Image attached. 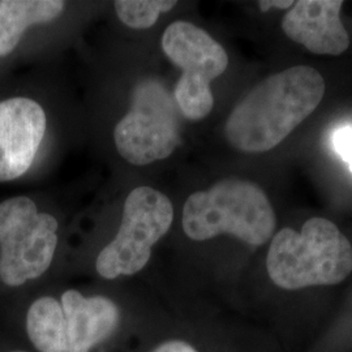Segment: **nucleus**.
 Listing matches in <instances>:
<instances>
[{
  "label": "nucleus",
  "mask_w": 352,
  "mask_h": 352,
  "mask_svg": "<svg viewBox=\"0 0 352 352\" xmlns=\"http://www.w3.org/2000/svg\"><path fill=\"white\" fill-rule=\"evenodd\" d=\"M167 58L182 69L174 98L180 113L189 120H201L213 110L210 82L228 65L225 49L204 29L187 21L167 26L162 36Z\"/></svg>",
  "instance_id": "0eeeda50"
},
{
  "label": "nucleus",
  "mask_w": 352,
  "mask_h": 352,
  "mask_svg": "<svg viewBox=\"0 0 352 352\" xmlns=\"http://www.w3.org/2000/svg\"><path fill=\"white\" fill-rule=\"evenodd\" d=\"M183 230L189 239L206 241L231 235L252 247L272 240L277 217L266 193L252 182L225 179L195 192L183 208Z\"/></svg>",
  "instance_id": "7ed1b4c3"
},
{
  "label": "nucleus",
  "mask_w": 352,
  "mask_h": 352,
  "mask_svg": "<svg viewBox=\"0 0 352 352\" xmlns=\"http://www.w3.org/2000/svg\"><path fill=\"white\" fill-rule=\"evenodd\" d=\"M120 324L118 305L104 296L67 289L60 302L39 298L26 314V333L39 352H90Z\"/></svg>",
  "instance_id": "20e7f679"
},
{
  "label": "nucleus",
  "mask_w": 352,
  "mask_h": 352,
  "mask_svg": "<svg viewBox=\"0 0 352 352\" xmlns=\"http://www.w3.org/2000/svg\"><path fill=\"white\" fill-rule=\"evenodd\" d=\"M294 6V1L291 0H285V1H279V0H261L258 1V7L263 12H267L272 8H277V10H286L291 8Z\"/></svg>",
  "instance_id": "2eb2a0df"
},
{
  "label": "nucleus",
  "mask_w": 352,
  "mask_h": 352,
  "mask_svg": "<svg viewBox=\"0 0 352 352\" xmlns=\"http://www.w3.org/2000/svg\"><path fill=\"white\" fill-rule=\"evenodd\" d=\"M151 352H199L196 347L186 340H167L160 344L155 350Z\"/></svg>",
  "instance_id": "4468645a"
},
{
  "label": "nucleus",
  "mask_w": 352,
  "mask_h": 352,
  "mask_svg": "<svg viewBox=\"0 0 352 352\" xmlns=\"http://www.w3.org/2000/svg\"><path fill=\"white\" fill-rule=\"evenodd\" d=\"M58 221L29 197L0 204V279L17 287L47 272L58 245Z\"/></svg>",
  "instance_id": "39448f33"
},
{
  "label": "nucleus",
  "mask_w": 352,
  "mask_h": 352,
  "mask_svg": "<svg viewBox=\"0 0 352 352\" xmlns=\"http://www.w3.org/2000/svg\"><path fill=\"white\" fill-rule=\"evenodd\" d=\"M266 272L283 291L337 286L352 274V244L336 223L314 217L300 231L283 227L273 235Z\"/></svg>",
  "instance_id": "f03ea898"
},
{
  "label": "nucleus",
  "mask_w": 352,
  "mask_h": 352,
  "mask_svg": "<svg viewBox=\"0 0 352 352\" xmlns=\"http://www.w3.org/2000/svg\"><path fill=\"white\" fill-rule=\"evenodd\" d=\"M13 352H24V351H13Z\"/></svg>",
  "instance_id": "dca6fc26"
},
{
  "label": "nucleus",
  "mask_w": 352,
  "mask_h": 352,
  "mask_svg": "<svg viewBox=\"0 0 352 352\" xmlns=\"http://www.w3.org/2000/svg\"><path fill=\"white\" fill-rule=\"evenodd\" d=\"M340 0H300L282 20L285 34L316 55L338 56L350 47V36L340 21Z\"/></svg>",
  "instance_id": "9d476101"
},
{
  "label": "nucleus",
  "mask_w": 352,
  "mask_h": 352,
  "mask_svg": "<svg viewBox=\"0 0 352 352\" xmlns=\"http://www.w3.org/2000/svg\"><path fill=\"white\" fill-rule=\"evenodd\" d=\"M324 94V77L314 67L296 65L269 76L230 113L227 141L244 153L272 151L314 113Z\"/></svg>",
  "instance_id": "f257e3e1"
},
{
  "label": "nucleus",
  "mask_w": 352,
  "mask_h": 352,
  "mask_svg": "<svg viewBox=\"0 0 352 352\" xmlns=\"http://www.w3.org/2000/svg\"><path fill=\"white\" fill-rule=\"evenodd\" d=\"M119 154L126 162L145 166L170 157L180 145L175 103L155 80L141 82L133 91L132 106L113 131Z\"/></svg>",
  "instance_id": "6e6552de"
},
{
  "label": "nucleus",
  "mask_w": 352,
  "mask_h": 352,
  "mask_svg": "<svg viewBox=\"0 0 352 352\" xmlns=\"http://www.w3.org/2000/svg\"><path fill=\"white\" fill-rule=\"evenodd\" d=\"M60 0H1L0 1V56L11 54L28 28L46 24L63 12Z\"/></svg>",
  "instance_id": "9b49d317"
},
{
  "label": "nucleus",
  "mask_w": 352,
  "mask_h": 352,
  "mask_svg": "<svg viewBox=\"0 0 352 352\" xmlns=\"http://www.w3.org/2000/svg\"><path fill=\"white\" fill-rule=\"evenodd\" d=\"M119 19L133 29L154 25L162 12L171 11L176 1L171 0H118L113 3Z\"/></svg>",
  "instance_id": "f8f14e48"
},
{
  "label": "nucleus",
  "mask_w": 352,
  "mask_h": 352,
  "mask_svg": "<svg viewBox=\"0 0 352 352\" xmlns=\"http://www.w3.org/2000/svg\"><path fill=\"white\" fill-rule=\"evenodd\" d=\"M333 145L340 157L350 164L352 171V128L344 126L333 135Z\"/></svg>",
  "instance_id": "ddd939ff"
},
{
  "label": "nucleus",
  "mask_w": 352,
  "mask_h": 352,
  "mask_svg": "<svg viewBox=\"0 0 352 352\" xmlns=\"http://www.w3.org/2000/svg\"><path fill=\"white\" fill-rule=\"evenodd\" d=\"M46 113L30 98L0 101V182L24 175L46 133Z\"/></svg>",
  "instance_id": "1a4fd4ad"
},
{
  "label": "nucleus",
  "mask_w": 352,
  "mask_h": 352,
  "mask_svg": "<svg viewBox=\"0 0 352 352\" xmlns=\"http://www.w3.org/2000/svg\"><path fill=\"white\" fill-rule=\"evenodd\" d=\"M174 221V208L162 192L139 187L129 192L115 239L97 257V273L104 279L133 276L149 263L153 245Z\"/></svg>",
  "instance_id": "423d86ee"
}]
</instances>
